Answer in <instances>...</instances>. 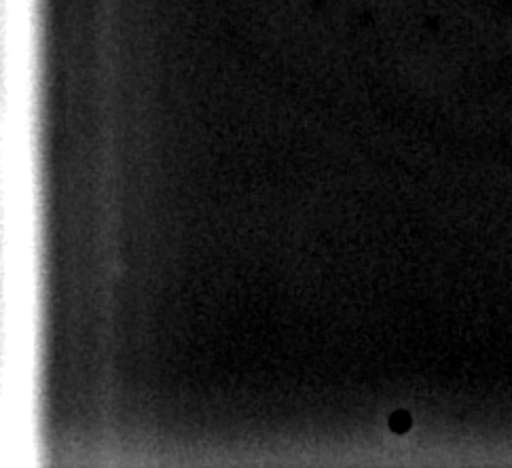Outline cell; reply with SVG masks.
<instances>
[{
  "label": "cell",
  "mask_w": 512,
  "mask_h": 468,
  "mask_svg": "<svg viewBox=\"0 0 512 468\" xmlns=\"http://www.w3.org/2000/svg\"><path fill=\"white\" fill-rule=\"evenodd\" d=\"M390 426L396 432H405L411 426V420H409L407 413H394L392 420H390Z\"/></svg>",
  "instance_id": "1"
}]
</instances>
